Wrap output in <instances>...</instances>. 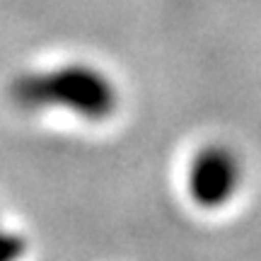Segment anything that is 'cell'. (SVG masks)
<instances>
[{
    "label": "cell",
    "mask_w": 261,
    "mask_h": 261,
    "mask_svg": "<svg viewBox=\"0 0 261 261\" xmlns=\"http://www.w3.org/2000/svg\"><path fill=\"white\" fill-rule=\"evenodd\" d=\"M191 181L194 187H203V198H220L232 191L234 181H237V165L234 160L225 152V150H211L203 152L196 160L194 172H191Z\"/></svg>",
    "instance_id": "obj_1"
}]
</instances>
